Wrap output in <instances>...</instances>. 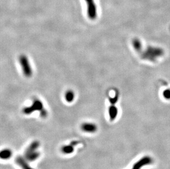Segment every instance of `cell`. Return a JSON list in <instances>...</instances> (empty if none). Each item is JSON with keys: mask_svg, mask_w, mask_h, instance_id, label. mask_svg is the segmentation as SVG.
<instances>
[{"mask_svg": "<svg viewBox=\"0 0 170 169\" xmlns=\"http://www.w3.org/2000/svg\"><path fill=\"white\" fill-rule=\"evenodd\" d=\"M163 54L164 51L161 48L149 46L142 53L141 57L145 60L154 62L159 57L163 56Z\"/></svg>", "mask_w": 170, "mask_h": 169, "instance_id": "6da1fadb", "label": "cell"}, {"mask_svg": "<svg viewBox=\"0 0 170 169\" xmlns=\"http://www.w3.org/2000/svg\"><path fill=\"white\" fill-rule=\"evenodd\" d=\"M19 62L25 77H31L33 74V70L27 57L25 55H21L19 57Z\"/></svg>", "mask_w": 170, "mask_h": 169, "instance_id": "7a4b0ae2", "label": "cell"}, {"mask_svg": "<svg viewBox=\"0 0 170 169\" xmlns=\"http://www.w3.org/2000/svg\"><path fill=\"white\" fill-rule=\"evenodd\" d=\"M44 109L43 104L40 100L38 99H35L33 102V103L30 106L27 107L23 109V112L25 114L29 115L35 111H40Z\"/></svg>", "mask_w": 170, "mask_h": 169, "instance_id": "3957f363", "label": "cell"}, {"mask_svg": "<svg viewBox=\"0 0 170 169\" xmlns=\"http://www.w3.org/2000/svg\"><path fill=\"white\" fill-rule=\"evenodd\" d=\"M87 3V13L91 20H95L97 17V8L94 0H85Z\"/></svg>", "mask_w": 170, "mask_h": 169, "instance_id": "277c9868", "label": "cell"}, {"mask_svg": "<svg viewBox=\"0 0 170 169\" xmlns=\"http://www.w3.org/2000/svg\"><path fill=\"white\" fill-rule=\"evenodd\" d=\"M152 162V158L149 156H145L133 165L132 169H141L142 167L151 164Z\"/></svg>", "mask_w": 170, "mask_h": 169, "instance_id": "5b68a950", "label": "cell"}, {"mask_svg": "<svg viewBox=\"0 0 170 169\" xmlns=\"http://www.w3.org/2000/svg\"><path fill=\"white\" fill-rule=\"evenodd\" d=\"M81 129L87 133H94L98 130L96 125L92 122H84L81 125Z\"/></svg>", "mask_w": 170, "mask_h": 169, "instance_id": "8992f818", "label": "cell"}, {"mask_svg": "<svg viewBox=\"0 0 170 169\" xmlns=\"http://www.w3.org/2000/svg\"><path fill=\"white\" fill-rule=\"evenodd\" d=\"M16 162L22 169H34L28 164L27 159L20 156H18L16 158Z\"/></svg>", "mask_w": 170, "mask_h": 169, "instance_id": "52a82bcc", "label": "cell"}, {"mask_svg": "<svg viewBox=\"0 0 170 169\" xmlns=\"http://www.w3.org/2000/svg\"><path fill=\"white\" fill-rule=\"evenodd\" d=\"M109 115L111 121H114L118 115V109L114 105H111L109 108Z\"/></svg>", "mask_w": 170, "mask_h": 169, "instance_id": "ba28073f", "label": "cell"}, {"mask_svg": "<svg viewBox=\"0 0 170 169\" xmlns=\"http://www.w3.org/2000/svg\"><path fill=\"white\" fill-rule=\"evenodd\" d=\"M39 146H40V143L39 141H33L32 143H31V144H30L29 146L28 147V148L25 151L24 154L36 151Z\"/></svg>", "mask_w": 170, "mask_h": 169, "instance_id": "9c48e42d", "label": "cell"}, {"mask_svg": "<svg viewBox=\"0 0 170 169\" xmlns=\"http://www.w3.org/2000/svg\"><path fill=\"white\" fill-rule=\"evenodd\" d=\"M12 156V152L10 149L5 148L0 151V159L3 160H8Z\"/></svg>", "mask_w": 170, "mask_h": 169, "instance_id": "30bf717a", "label": "cell"}, {"mask_svg": "<svg viewBox=\"0 0 170 169\" xmlns=\"http://www.w3.org/2000/svg\"><path fill=\"white\" fill-rule=\"evenodd\" d=\"M40 153L36 151L33 152L24 154V158L27 159V161L33 162L38 159V158L40 157Z\"/></svg>", "mask_w": 170, "mask_h": 169, "instance_id": "8fae6325", "label": "cell"}, {"mask_svg": "<svg viewBox=\"0 0 170 169\" xmlns=\"http://www.w3.org/2000/svg\"><path fill=\"white\" fill-rule=\"evenodd\" d=\"M61 151L65 154L72 153L74 152V146L71 144L65 145L61 148Z\"/></svg>", "mask_w": 170, "mask_h": 169, "instance_id": "7c38bea8", "label": "cell"}, {"mask_svg": "<svg viewBox=\"0 0 170 169\" xmlns=\"http://www.w3.org/2000/svg\"><path fill=\"white\" fill-rule=\"evenodd\" d=\"M132 45L135 51L137 52H140L142 48V43L141 41L138 38H134L132 41Z\"/></svg>", "mask_w": 170, "mask_h": 169, "instance_id": "4fadbf2b", "label": "cell"}, {"mask_svg": "<svg viewBox=\"0 0 170 169\" xmlns=\"http://www.w3.org/2000/svg\"><path fill=\"white\" fill-rule=\"evenodd\" d=\"M74 96L75 95H74V92L72 90L67 91V92L65 93V99L66 100L67 102H69V103L72 102L74 100Z\"/></svg>", "mask_w": 170, "mask_h": 169, "instance_id": "5bb4252c", "label": "cell"}, {"mask_svg": "<svg viewBox=\"0 0 170 169\" xmlns=\"http://www.w3.org/2000/svg\"><path fill=\"white\" fill-rule=\"evenodd\" d=\"M163 96L164 98L166 99H170V90H166L163 92Z\"/></svg>", "mask_w": 170, "mask_h": 169, "instance_id": "9a60e30c", "label": "cell"}, {"mask_svg": "<svg viewBox=\"0 0 170 169\" xmlns=\"http://www.w3.org/2000/svg\"><path fill=\"white\" fill-rule=\"evenodd\" d=\"M117 100H118V97H117V96L114 97V98H109L110 102L112 105H114V104L116 103Z\"/></svg>", "mask_w": 170, "mask_h": 169, "instance_id": "2e32d148", "label": "cell"}, {"mask_svg": "<svg viewBox=\"0 0 170 169\" xmlns=\"http://www.w3.org/2000/svg\"><path fill=\"white\" fill-rule=\"evenodd\" d=\"M40 112V115L42 117H44L47 116V111H46L45 109H43V110H41Z\"/></svg>", "mask_w": 170, "mask_h": 169, "instance_id": "e0dca14e", "label": "cell"}]
</instances>
